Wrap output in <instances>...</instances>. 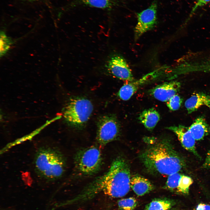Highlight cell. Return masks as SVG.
I'll return each instance as SVG.
<instances>
[{
  "instance_id": "obj_6",
  "label": "cell",
  "mask_w": 210,
  "mask_h": 210,
  "mask_svg": "<svg viewBox=\"0 0 210 210\" xmlns=\"http://www.w3.org/2000/svg\"><path fill=\"white\" fill-rule=\"evenodd\" d=\"M96 140L101 146H104L116 140L120 136L121 126L116 115H103L97 123Z\"/></svg>"
},
{
  "instance_id": "obj_24",
  "label": "cell",
  "mask_w": 210,
  "mask_h": 210,
  "mask_svg": "<svg viewBox=\"0 0 210 210\" xmlns=\"http://www.w3.org/2000/svg\"><path fill=\"white\" fill-rule=\"evenodd\" d=\"M202 166L204 169H210V149L206 154L205 160Z\"/></svg>"
},
{
  "instance_id": "obj_22",
  "label": "cell",
  "mask_w": 210,
  "mask_h": 210,
  "mask_svg": "<svg viewBox=\"0 0 210 210\" xmlns=\"http://www.w3.org/2000/svg\"><path fill=\"white\" fill-rule=\"evenodd\" d=\"M11 41L3 32L1 33L0 55H4L9 48Z\"/></svg>"
},
{
  "instance_id": "obj_13",
  "label": "cell",
  "mask_w": 210,
  "mask_h": 210,
  "mask_svg": "<svg viewBox=\"0 0 210 210\" xmlns=\"http://www.w3.org/2000/svg\"><path fill=\"white\" fill-rule=\"evenodd\" d=\"M151 74H148L134 81L129 82L125 84L120 88L118 92V96L122 100H128L137 91L141 85L146 81Z\"/></svg>"
},
{
  "instance_id": "obj_8",
  "label": "cell",
  "mask_w": 210,
  "mask_h": 210,
  "mask_svg": "<svg viewBox=\"0 0 210 210\" xmlns=\"http://www.w3.org/2000/svg\"><path fill=\"white\" fill-rule=\"evenodd\" d=\"M108 70L117 78L128 82L134 81V78L130 66L125 60L119 55H114L108 60Z\"/></svg>"
},
{
  "instance_id": "obj_7",
  "label": "cell",
  "mask_w": 210,
  "mask_h": 210,
  "mask_svg": "<svg viewBox=\"0 0 210 210\" xmlns=\"http://www.w3.org/2000/svg\"><path fill=\"white\" fill-rule=\"evenodd\" d=\"M158 4V0H153L147 8L137 13V23L134 29L135 41L156 24Z\"/></svg>"
},
{
  "instance_id": "obj_15",
  "label": "cell",
  "mask_w": 210,
  "mask_h": 210,
  "mask_svg": "<svg viewBox=\"0 0 210 210\" xmlns=\"http://www.w3.org/2000/svg\"><path fill=\"white\" fill-rule=\"evenodd\" d=\"M160 119L158 112L154 108L145 109L139 115L138 120L145 127L149 130H152Z\"/></svg>"
},
{
  "instance_id": "obj_1",
  "label": "cell",
  "mask_w": 210,
  "mask_h": 210,
  "mask_svg": "<svg viewBox=\"0 0 210 210\" xmlns=\"http://www.w3.org/2000/svg\"><path fill=\"white\" fill-rule=\"evenodd\" d=\"M131 178L128 163L124 158L118 156L106 172L89 183L68 203L71 204L84 202L100 193L114 198L123 197L130 190Z\"/></svg>"
},
{
  "instance_id": "obj_12",
  "label": "cell",
  "mask_w": 210,
  "mask_h": 210,
  "mask_svg": "<svg viewBox=\"0 0 210 210\" xmlns=\"http://www.w3.org/2000/svg\"><path fill=\"white\" fill-rule=\"evenodd\" d=\"M130 187L138 196L143 195L154 189L153 185L149 180L138 174L131 177Z\"/></svg>"
},
{
  "instance_id": "obj_27",
  "label": "cell",
  "mask_w": 210,
  "mask_h": 210,
  "mask_svg": "<svg viewBox=\"0 0 210 210\" xmlns=\"http://www.w3.org/2000/svg\"><path fill=\"white\" fill-rule=\"evenodd\" d=\"M175 210V209H171V210Z\"/></svg>"
},
{
  "instance_id": "obj_19",
  "label": "cell",
  "mask_w": 210,
  "mask_h": 210,
  "mask_svg": "<svg viewBox=\"0 0 210 210\" xmlns=\"http://www.w3.org/2000/svg\"><path fill=\"white\" fill-rule=\"evenodd\" d=\"M182 175L178 172L168 176L166 183L167 188L172 191L177 190L179 182Z\"/></svg>"
},
{
  "instance_id": "obj_18",
  "label": "cell",
  "mask_w": 210,
  "mask_h": 210,
  "mask_svg": "<svg viewBox=\"0 0 210 210\" xmlns=\"http://www.w3.org/2000/svg\"><path fill=\"white\" fill-rule=\"evenodd\" d=\"M193 182V180L191 177L182 174L179 182L177 191L185 195L188 194L189 188Z\"/></svg>"
},
{
  "instance_id": "obj_2",
  "label": "cell",
  "mask_w": 210,
  "mask_h": 210,
  "mask_svg": "<svg viewBox=\"0 0 210 210\" xmlns=\"http://www.w3.org/2000/svg\"><path fill=\"white\" fill-rule=\"evenodd\" d=\"M139 158L146 170L153 175L168 176L180 172L186 166L184 158L166 139L149 144Z\"/></svg>"
},
{
  "instance_id": "obj_17",
  "label": "cell",
  "mask_w": 210,
  "mask_h": 210,
  "mask_svg": "<svg viewBox=\"0 0 210 210\" xmlns=\"http://www.w3.org/2000/svg\"><path fill=\"white\" fill-rule=\"evenodd\" d=\"M174 203L173 200L168 199H156L148 204L144 210H169Z\"/></svg>"
},
{
  "instance_id": "obj_23",
  "label": "cell",
  "mask_w": 210,
  "mask_h": 210,
  "mask_svg": "<svg viewBox=\"0 0 210 210\" xmlns=\"http://www.w3.org/2000/svg\"><path fill=\"white\" fill-rule=\"evenodd\" d=\"M210 2V0H197L191 11L190 17H191L198 8L206 5Z\"/></svg>"
},
{
  "instance_id": "obj_9",
  "label": "cell",
  "mask_w": 210,
  "mask_h": 210,
  "mask_svg": "<svg viewBox=\"0 0 210 210\" xmlns=\"http://www.w3.org/2000/svg\"><path fill=\"white\" fill-rule=\"evenodd\" d=\"M166 129L173 132L177 136L183 147L186 150L193 153L199 159L201 157L196 150L195 140L188 127L182 125L170 126Z\"/></svg>"
},
{
  "instance_id": "obj_14",
  "label": "cell",
  "mask_w": 210,
  "mask_h": 210,
  "mask_svg": "<svg viewBox=\"0 0 210 210\" xmlns=\"http://www.w3.org/2000/svg\"><path fill=\"white\" fill-rule=\"evenodd\" d=\"M188 128L196 141L202 140L210 134V126L203 117L197 118Z\"/></svg>"
},
{
  "instance_id": "obj_26",
  "label": "cell",
  "mask_w": 210,
  "mask_h": 210,
  "mask_svg": "<svg viewBox=\"0 0 210 210\" xmlns=\"http://www.w3.org/2000/svg\"><path fill=\"white\" fill-rule=\"evenodd\" d=\"M27 0V1H35L38 0Z\"/></svg>"
},
{
  "instance_id": "obj_21",
  "label": "cell",
  "mask_w": 210,
  "mask_h": 210,
  "mask_svg": "<svg viewBox=\"0 0 210 210\" xmlns=\"http://www.w3.org/2000/svg\"><path fill=\"white\" fill-rule=\"evenodd\" d=\"M182 100L178 95L176 94L166 102V105L171 110L175 111L178 110L180 108Z\"/></svg>"
},
{
  "instance_id": "obj_4",
  "label": "cell",
  "mask_w": 210,
  "mask_h": 210,
  "mask_svg": "<svg viewBox=\"0 0 210 210\" xmlns=\"http://www.w3.org/2000/svg\"><path fill=\"white\" fill-rule=\"evenodd\" d=\"M93 110V105L90 100L83 97H74L70 99L65 108L64 116L71 126L81 129L89 120Z\"/></svg>"
},
{
  "instance_id": "obj_20",
  "label": "cell",
  "mask_w": 210,
  "mask_h": 210,
  "mask_svg": "<svg viewBox=\"0 0 210 210\" xmlns=\"http://www.w3.org/2000/svg\"><path fill=\"white\" fill-rule=\"evenodd\" d=\"M136 200L133 197L123 199L118 202L119 208L122 210H133L137 205Z\"/></svg>"
},
{
  "instance_id": "obj_5",
  "label": "cell",
  "mask_w": 210,
  "mask_h": 210,
  "mask_svg": "<svg viewBox=\"0 0 210 210\" xmlns=\"http://www.w3.org/2000/svg\"><path fill=\"white\" fill-rule=\"evenodd\" d=\"M75 168L80 174L91 176L99 171L103 164L101 150L97 146H92L81 149L74 157Z\"/></svg>"
},
{
  "instance_id": "obj_3",
  "label": "cell",
  "mask_w": 210,
  "mask_h": 210,
  "mask_svg": "<svg viewBox=\"0 0 210 210\" xmlns=\"http://www.w3.org/2000/svg\"><path fill=\"white\" fill-rule=\"evenodd\" d=\"M35 172L41 178L53 181L61 177L66 167L65 158L56 147L45 145L40 147L36 151L34 159Z\"/></svg>"
},
{
  "instance_id": "obj_25",
  "label": "cell",
  "mask_w": 210,
  "mask_h": 210,
  "mask_svg": "<svg viewBox=\"0 0 210 210\" xmlns=\"http://www.w3.org/2000/svg\"><path fill=\"white\" fill-rule=\"evenodd\" d=\"M193 210H210V204L201 203L198 204Z\"/></svg>"
},
{
  "instance_id": "obj_16",
  "label": "cell",
  "mask_w": 210,
  "mask_h": 210,
  "mask_svg": "<svg viewBox=\"0 0 210 210\" xmlns=\"http://www.w3.org/2000/svg\"><path fill=\"white\" fill-rule=\"evenodd\" d=\"M121 0H76V4L102 9H111L119 4Z\"/></svg>"
},
{
  "instance_id": "obj_10",
  "label": "cell",
  "mask_w": 210,
  "mask_h": 210,
  "mask_svg": "<svg viewBox=\"0 0 210 210\" xmlns=\"http://www.w3.org/2000/svg\"><path fill=\"white\" fill-rule=\"evenodd\" d=\"M181 84L177 81L166 82L150 90L149 93L158 100L167 102L179 90Z\"/></svg>"
},
{
  "instance_id": "obj_11",
  "label": "cell",
  "mask_w": 210,
  "mask_h": 210,
  "mask_svg": "<svg viewBox=\"0 0 210 210\" xmlns=\"http://www.w3.org/2000/svg\"><path fill=\"white\" fill-rule=\"evenodd\" d=\"M202 106H206L210 109V96L203 92L193 94L185 103V106L189 114L196 111Z\"/></svg>"
}]
</instances>
